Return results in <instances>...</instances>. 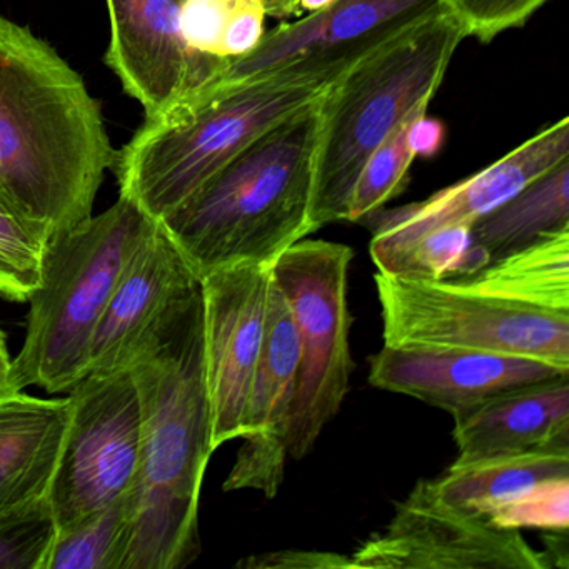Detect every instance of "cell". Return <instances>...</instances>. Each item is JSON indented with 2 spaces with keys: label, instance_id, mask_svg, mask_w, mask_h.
<instances>
[{
  "label": "cell",
  "instance_id": "6da1fadb",
  "mask_svg": "<svg viewBox=\"0 0 569 569\" xmlns=\"http://www.w3.org/2000/svg\"><path fill=\"white\" fill-rule=\"evenodd\" d=\"M128 369L141 405L142 442L122 569L188 568L201 555L199 498L214 452L202 291L158 326Z\"/></svg>",
  "mask_w": 569,
  "mask_h": 569
},
{
  "label": "cell",
  "instance_id": "7a4b0ae2",
  "mask_svg": "<svg viewBox=\"0 0 569 569\" xmlns=\"http://www.w3.org/2000/svg\"><path fill=\"white\" fill-rule=\"evenodd\" d=\"M114 159L81 74L0 16V194L54 238L91 218Z\"/></svg>",
  "mask_w": 569,
  "mask_h": 569
},
{
  "label": "cell",
  "instance_id": "3957f363",
  "mask_svg": "<svg viewBox=\"0 0 569 569\" xmlns=\"http://www.w3.org/2000/svg\"><path fill=\"white\" fill-rule=\"evenodd\" d=\"M365 56L302 59L249 79L219 72L189 89L146 116L116 151L119 196L161 221L256 139L319 101Z\"/></svg>",
  "mask_w": 569,
  "mask_h": 569
},
{
  "label": "cell",
  "instance_id": "277c9868",
  "mask_svg": "<svg viewBox=\"0 0 569 569\" xmlns=\"http://www.w3.org/2000/svg\"><path fill=\"white\" fill-rule=\"evenodd\" d=\"M321 99L256 139L161 219L199 278L241 262L272 266L315 232L312 174Z\"/></svg>",
  "mask_w": 569,
  "mask_h": 569
},
{
  "label": "cell",
  "instance_id": "5b68a950",
  "mask_svg": "<svg viewBox=\"0 0 569 569\" xmlns=\"http://www.w3.org/2000/svg\"><path fill=\"white\" fill-rule=\"evenodd\" d=\"M466 36L448 11L365 56L319 102L311 226L346 221L369 156L408 119L428 111Z\"/></svg>",
  "mask_w": 569,
  "mask_h": 569
},
{
  "label": "cell",
  "instance_id": "8992f818",
  "mask_svg": "<svg viewBox=\"0 0 569 569\" xmlns=\"http://www.w3.org/2000/svg\"><path fill=\"white\" fill-rule=\"evenodd\" d=\"M149 219L119 196L108 211L51 239L28 299L24 345L9 368L19 391L69 392L88 376L92 339Z\"/></svg>",
  "mask_w": 569,
  "mask_h": 569
},
{
  "label": "cell",
  "instance_id": "52a82bcc",
  "mask_svg": "<svg viewBox=\"0 0 569 569\" xmlns=\"http://www.w3.org/2000/svg\"><path fill=\"white\" fill-rule=\"evenodd\" d=\"M386 346L528 356L569 371V315L525 305L476 272L418 281L376 272Z\"/></svg>",
  "mask_w": 569,
  "mask_h": 569
},
{
  "label": "cell",
  "instance_id": "ba28073f",
  "mask_svg": "<svg viewBox=\"0 0 569 569\" xmlns=\"http://www.w3.org/2000/svg\"><path fill=\"white\" fill-rule=\"evenodd\" d=\"M355 251L341 242L301 239L272 264L299 341V371L288 429V455L315 449L349 391L355 361L349 349V266Z\"/></svg>",
  "mask_w": 569,
  "mask_h": 569
},
{
  "label": "cell",
  "instance_id": "9c48e42d",
  "mask_svg": "<svg viewBox=\"0 0 569 569\" xmlns=\"http://www.w3.org/2000/svg\"><path fill=\"white\" fill-rule=\"evenodd\" d=\"M68 398V428L49 495L56 532L124 499L141 469V405L129 369L91 372Z\"/></svg>",
  "mask_w": 569,
  "mask_h": 569
},
{
  "label": "cell",
  "instance_id": "30bf717a",
  "mask_svg": "<svg viewBox=\"0 0 569 569\" xmlns=\"http://www.w3.org/2000/svg\"><path fill=\"white\" fill-rule=\"evenodd\" d=\"M349 561L351 569H551L521 531L442 501L432 479H419L386 531L362 542Z\"/></svg>",
  "mask_w": 569,
  "mask_h": 569
},
{
  "label": "cell",
  "instance_id": "8fae6325",
  "mask_svg": "<svg viewBox=\"0 0 569 569\" xmlns=\"http://www.w3.org/2000/svg\"><path fill=\"white\" fill-rule=\"evenodd\" d=\"M272 266H222L201 276L212 448L246 432L249 391L264 338Z\"/></svg>",
  "mask_w": 569,
  "mask_h": 569
},
{
  "label": "cell",
  "instance_id": "7c38bea8",
  "mask_svg": "<svg viewBox=\"0 0 569 569\" xmlns=\"http://www.w3.org/2000/svg\"><path fill=\"white\" fill-rule=\"evenodd\" d=\"M569 159V119L552 122L505 158L468 179L429 196L425 201L375 212L362 224L371 228L369 252L381 269L399 252L438 229L466 226L498 208L519 189Z\"/></svg>",
  "mask_w": 569,
  "mask_h": 569
},
{
  "label": "cell",
  "instance_id": "4fadbf2b",
  "mask_svg": "<svg viewBox=\"0 0 569 569\" xmlns=\"http://www.w3.org/2000/svg\"><path fill=\"white\" fill-rule=\"evenodd\" d=\"M199 291L198 272L161 221L149 219L92 339L88 375L126 371L142 342Z\"/></svg>",
  "mask_w": 569,
  "mask_h": 569
},
{
  "label": "cell",
  "instance_id": "5bb4252c",
  "mask_svg": "<svg viewBox=\"0 0 569 569\" xmlns=\"http://www.w3.org/2000/svg\"><path fill=\"white\" fill-rule=\"evenodd\" d=\"M184 0H106L111 41L106 64L146 116L209 81L224 59L189 48L181 32Z\"/></svg>",
  "mask_w": 569,
  "mask_h": 569
},
{
  "label": "cell",
  "instance_id": "9a60e30c",
  "mask_svg": "<svg viewBox=\"0 0 569 569\" xmlns=\"http://www.w3.org/2000/svg\"><path fill=\"white\" fill-rule=\"evenodd\" d=\"M299 371V341L281 289L269 281L264 338L249 391L242 446L224 491L256 489L274 498L284 481L288 429Z\"/></svg>",
  "mask_w": 569,
  "mask_h": 569
},
{
  "label": "cell",
  "instance_id": "2e32d148",
  "mask_svg": "<svg viewBox=\"0 0 569 569\" xmlns=\"http://www.w3.org/2000/svg\"><path fill=\"white\" fill-rule=\"evenodd\" d=\"M445 11L439 0H335L322 11L266 32L254 51L226 62L221 76L258 78L302 59L369 54Z\"/></svg>",
  "mask_w": 569,
  "mask_h": 569
},
{
  "label": "cell",
  "instance_id": "e0dca14e",
  "mask_svg": "<svg viewBox=\"0 0 569 569\" xmlns=\"http://www.w3.org/2000/svg\"><path fill=\"white\" fill-rule=\"evenodd\" d=\"M569 371L528 356L461 348L382 346L369 359V385L456 411L488 396Z\"/></svg>",
  "mask_w": 569,
  "mask_h": 569
},
{
  "label": "cell",
  "instance_id": "ac0fdd59",
  "mask_svg": "<svg viewBox=\"0 0 569 569\" xmlns=\"http://www.w3.org/2000/svg\"><path fill=\"white\" fill-rule=\"evenodd\" d=\"M449 415L458 448L451 466L569 441V376L506 389Z\"/></svg>",
  "mask_w": 569,
  "mask_h": 569
},
{
  "label": "cell",
  "instance_id": "d6986e66",
  "mask_svg": "<svg viewBox=\"0 0 569 569\" xmlns=\"http://www.w3.org/2000/svg\"><path fill=\"white\" fill-rule=\"evenodd\" d=\"M69 421V398L0 395V509L49 501Z\"/></svg>",
  "mask_w": 569,
  "mask_h": 569
},
{
  "label": "cell",
  "instance_id": "ffe728a7",
  "mask_svg": "<svg viewBox=\"0 0 569 569\" xmlns=\"http://www.w3.org/2000/svg\"><path fill=\"white\" fill-rule=\"evenodd\" d=\"M561 476H569V441L451 466L432 485L442 501L486 519L539 482Z\"/></svg>",
  "mask_w": 569,
  "mask_h": 569
},
{
  "label": "cell",
  "instance_id": "44dd1931",
  "mask_svg": "<svg viewBox=\"0 0 569 569\" xmlns=\"http://www.w3.org/2000/svg\"><path fill=\"white\" fill-rule=\"evenodd\" d=\"M569 229V159L519 189L472 226L488 262Z\"/></svg>",
  "mask_w": 569,
  "mask_h": 569
},
{
  "label": "cell",
  "instance_id": "7402d4cb",
  "mask_svg": "<svg viewBox=\"0 0 569 569\" xmlns=\"http://www.w3.org/2000/svg\"><path fill=\"white\" fill-rule=\"evenodd\" d=\"M129 495L74 528L56 532L42 569H122L131 538Z\"/></svg>",
  "mask_w": 569,
  "mask_h": 569
},
{
  "label": "cell",
  "instance_id": "603a6c76",
  "mask_svg": "<svg viewBox=\"0 0 569 569\" xmlns=\"http://www.w3.org/2000/svg\"><path fill=\"white\" fill-rule=\"evenodd\" d=\"M51 234L0 194V298L28 302L41 281Z\"/></svg>",
  "mask_w": 569,
  "mask_h": 569
},
{
  "label": "cell",
  "instance_id": "cb8c5ba5",
  "mask_svg": "<svg viewBox=\"0 0 569 569\" xmlns=\"http://www.w3.org/2000/svg\"><path fill=\"white\" fill-rule=\"evenodd\" d=\"M426 114V112H425ZM402 122L371 156L359 172L348 206V222H362L386 208L405 189L415 154L408 144L409 124L419 118Z\"/></svg>",
  "mask_w": 569,
  "mask_h": 569
},
{
  "label": "cell",
  "instance_id": "d4e9b609",
  "mask_svg": "<svg viewBox=\"0 0 569 569\" xmlns=\"http://www.w3.org/2000/svg\"><path fill=\"white\" fill-rule=\"evenodd\" d=\"M54 538L51 502L0 509V569H42Z\"/></svg>",
  "mask_w": 569,
  "mask_h": 569
},
{
  "label": "cell",
  "instance_id": "484cf974",
  "mask_svg": "<svg viewBox=\"0 0 569 569\" xmlns=\"http://www.w3.org/2000/svg\"><path fill=\"white\" fill-rule=\"evenodd\" d=\"M489 522L508 531L541 529L546 532L569 529V476L546 479L508 505L489 512Z\"/></svg>",
  "mask_w": 569,
  "mask_h": 569
},
{
  "label": "cell",
  "instance_id": "4316f807",
  "mask_svg": "<svg viewBox=\"0 0 569 569\" xmlns=\"http://www.w3.org/2000/svg\"><path fill=\"white\" fill-rule=\"evenodd\" d=\"M459 22L466 38L482 44L502 32L522 28L549 0H439Z\"/></svg>",
  "mask_w": 569,
  "mask_h": 569
},
{
  "label": "cell",
  "instance_id": "83f0119b",
  "mask_svg": "<svg viewBox=\"0 0 569 569\" xmlns=\"http://www.w3.org/2000/svg\"><path fill=\"white\" fill-rule=\"evenodd\" d=\"M234 4L236 0H184L181 8V32L189 48L221 59L219 49L222 32Z\"/></svg>",
  "mask_w": 569,
  "mask_h": 569
},
{
  "label": "cell",
  "instance_id": "f1b7e54d",
  "mask_svg": "<svg viewBox=\"0 0 569 569\" xmlns=\"http://www.w3.org/2000/svg\"><path fill=\"white\" fill-rule=\"evenodd\" d=\"M266 6L262 0H236L222 32L219 56L226 61L244 58L254 51L266 34Z\"/></svg>",
  "mask_w": 569,
  "mask_h": 569
},
{
  "label": "cell",
  "instance_id": "f546056e",
  "mask_svg": "<svg viewBox=\"0 0 569 569\" xmlns=\"http://www.w3.org/2000/svg\"><path fill=\"white\" fill-rule=\"evenodd\" d=\"M236 566L246 569H351V561L349 555L338 552L282 549L249 556Z\"/></svg>",
  "mask_w": 569,
  "mask_h": 569
},
{
  "label": "cell",
  "instance_id": "4dcf8cb0",
  "mask_svg": "<svg viewBox=\"0 0 569 569\" xmlns=\"http://www.w3.org/2000/svg\"><path fill=\"white\" fill-rule=\"evenodd\" d=\"M446 129L438 119L419 116L409 124L408 144L415 158H432L445 144Z\"/></svg>",
  "mask_w": 569,
  "mask_h": 569
},
{
  "label": "cell",
  "instance_id": "1f68e13d",
  "mask_svg": "<svg viewBox=\"0 0 569 569\" xmlns=\"http://www.w3.org/2000/svg\"><path fill=\"white\" fill-rule=\"evenodd\" d=\"M266 6V12L272 18H291V16H298L295 4L291 0H262Z\"/></svg>",
  "mask_w": 569,
  "mask_h": 569
},
{
  "label": "cell",
  "instance_id": "d6a6232c",
  "mask_svg": "<svg viewBox=\"0 0 569 569\" xmlns=\"http://www.w3.org/2000/svg\"><path fill=\"white\" fill-rule=\"evenodd\" d=\"M335 0H296V4H298L299 14L301 12H318L322 11V9L331 6Z\"/></svg>",
  "mask_w": 569,
  "mask_h": 569
},
{
  "label": "cell",
  "instance_id": "836d02e7",
  "mask_svg": "<svg viewBox=\"0 0 569 569\" xmlns=\"http://www.w3.org/2000/svg\"><path fill=\"white\" fill-rule=\"evenodd\" d=\"M11 355H9L8 349V338H6L4 332L0 329V369L11 368Z\"/></svg>",
  "mask_w": 569,
  "mask_h": 569
},
{
  "label": "cell",
  "instance_id": "e575fe53",
  "mask_svg": "<svg viewBox=\"0 0 569 569\" xmlns=\"http://www.w3.org/2000/svg\"><path fill=\"white\" fill-rule=\"evenodd\" d=\"M12 391H19V389L16 388L14 382H12L9 369H0V395Z\"/></svg>",
  "mask_w": 569,
  "mask_h": 569
}]
</instances>
